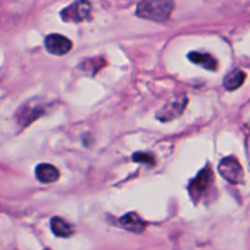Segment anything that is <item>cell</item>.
Returning a JSON list of instances; mask_svg holds the SVG:
<instances>
[{
  "label": "cell",
  "mask_w": 250,
  "mask_h": 250,
  "mask_svg": "<svg viewBox=\"0 0 250 250\" xmlns=\"http://www.w3.org/2000/svg\"><path fill=\"white\" fill-rule=\"evenodd\" d=\"M120 225L125 229H127L129 232H133V233H142L146 227V222L136 212H129V214L122 216L120 219Z\"/></svg>",
  "instance_id": "cell-8"
},
{
  "label": "cell",
  "mask_w": 250,
  "mask_h": 250,
  "mask_svg": "<svg viewBox=\"0 0 250 250\" xmlns=\"http://www.w3.org/2000/svg\"><path fill=\"white\" fill-rule=\"evenodd\" d=\"M105 65V61L103 59L95 58V59H90L89 61L85 60L84 62L82 63L83 67L87 72H89L90 75H95L100 68H103V66Z\"/></svg>",
  "instance_id": "cell-13"
},
{
  "label": "cell",
  "mask_w": 250,
  "mask_h": 250,
  "mask_svg": "<svg viewBox=\"0 0 250 250\" xmlns=\"http://www.w3.org/2000/svg\"><path fill=\"white\" fill-rule=\"evenodd\" d=\"M133 161L136 163H144L148 165H154L155 164V158L149 153H136L132 156Z\"/></svg>",
  "instance_id": "cell-14"
},
{
  "label": "cell",
  "mask_w": 250,
  "mask_h": 250,
  "mask_svg": "<svg viewBox=\"0 0 250 250\" xmlns=\"http://www.w3.org/2000/svg\"><path fill=\"white\" fill-rule=\"evenodd\" d=\"M212 181H214V172L210 168V166H207L198 173L197 177L188 186V192H189L190 198L195 203L199 202L200 198L207 193L210 186L212 185Z\"/></svg>",
  "instance_id": "cell-3"
},
{
  "label": "cell",
  "mask_w": 250,
  "mask_h": 250,
  "mask_svg": "<svg viewBox=\"0 0 250 250\" xmlns=\"http://www.w3.org/2000/svg\"><path fill=\"white\" fill-rule=\"evenodd\" d=\"M188 59L195 65H199L207 70L215 71L217 68V61L212 55L207 53H199V51H192L188 54Z\"/></svg>",
  "instance_id": "cell-10"
},
{
  "label": "cell",
  "mask_w": 250,
  "mask_h": 250,
  "mask_svg": "<svg viewBox=\"0 0 250 250\" xmlns=\"http://www.w3.org/2000/svg\"><path fill=\"white\" fill-rule=\"evenodd\" d=\"M246 81V73L242 70H233L225 77L224 85L227 90H236Z\"/></svg>",
  "instance_id": "cell-12"
},
{
  "label": "cell",
  "mask_w": 250,
  "mask_h": 250,
  "mask_svg": "<svg viewBox=\"0 0 250 250\" xmlns=\"http://www.w3.org/2000/svg\"><path fill=\"white\" fill-rule=\"evenodd\" d=\"M173 0H142L137 6V15L155 22L167 21L173 10Z\"/></svg>",
  "instance_id": "cell-1"
},
{
  "label": "cell",
  "mask_w": 250,
  "mask_h": 250,
  "mask_svg": "<svg viewBox=\"0 0 250 250\" xmlns=\"http://www.w3.org/2000/svg\"><path fill=\"white\" fill-rule=\"evenodd\" d=\"M46 250H49V249H46Z\"/></svg>",
  "instance_id": "cell-15"
},
{
  "label": "cell",
  "mask_w": 250,
  "mask_h": 250,
  "mask_svg": "<svg viewBox=\"0 0 250 250\" xmlns=\"http://www.w3.org/2000/svg\"><path fill=\"white\" fill-rule=\"evenodd\" d=\"M36 176L39 182L54 183L59 180V170L50 164H41L37 166Z\"/></svg>",
  "instance_id": "cell-9"
},
{
  "label": "cell",
  "mask_w": 250,
  "mask_h": 250,
  "mask_svg": "<svg viewBox=\"0 0 250 250\" xmlns=\"http://www.w3.org/2000/svg\"><path fill=\"white\" fill-rule=\"evenodd\" d=\"M219 171L222 177L229 181V183L238 185V183L243 182V168H242L239 161L233 156H227V158L222 159L219 165Z\"/></svg>",
  "instance_id": "cell-5"
},
{
  "label": "cell",
  "mask_w": 250,
  "mask_h": 250,
  "mask_svg": "<svg viewBox=\"0 0 250 250\" xmlns=\"http://www.w3.org/2000/svg\"><path fill=\"white\" fill-rule=\"evenodd\" d=\"M51 231L55 236L61 237V238H66V237L72 236L75 229L71 224H68L66 220L61 219V217H53L50 222Z\"/></svg>",
  "instance_id": "cell-11"
},
{
  "label": "cell",
  "mask_w": 250,
  "mask_h": 250,
  "mask_svg": "<svg viewBox=\"0 0 250 250\" xmlns=\"http://www.w3.org/2000/svg\"><path fill=\"white\" fill-rule=\"evenodd\" d=\"M188 104V99L185 94L176 95L171 98L158 112H156V119L161 122H168L172 120L177 119L183 111L186 110V106Z\"/></svg>",
  "instance_id": "cell-2"
},
{
  "label": "cell",
  "mask_w": 250,
  "mask_h": 250,
  "mask_svg": "<svg viewBox=\"0 0 250 250\" xmlns=\"http://www.w3.org/2000/svg\"><path fill=\"white\" fill-rule=\"evenodd\" d=\"M45 112V106L38 99H32L23 105L16 112V120L20 126L28 127L32 122L42 116Z\"/></svg>",
  "instance_id": "cell-4"
},
{
  "label": "cell",
  "mask_w": 250,
  "mask_h": 250,
  "mask_svg": "<svg viewBox=\"0 0 250 250\" xmlns=\"http://www.w3.org/2000/svg\"><path fill=\"white\" fill-rule=\"evenodd\" d=\"M90 10H92V6L88 0H77L61 11V19L65 22L78 23L89 17Z\"/></svg>",
  "instance_id": "cell-6"
},
{
  "label": "cell",
  "mask_w": 250,
  "mask_h": 250,
  "mask_svg": "<svg viewBox=\"0 0 250 250\" xmlns=\"http://www.w3.org/2000/svg\"><path fill=\"white\" fill-rule=\"evenodd\" d=\"M45 48L53 55H65L72 49V42L61 34H49L45 38Z\"/></svg>",
  "instance_id": "cell-7"
}]
</instances>
